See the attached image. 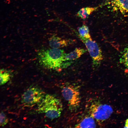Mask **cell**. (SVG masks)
<instances>
[{"mask_svg":"<svg viewBox=\"0 0 128 128\" xmlns=\"http://www.w3.org/2000/svg\"><path fill=\"white\" fill-rule=\"evenodd\" d=\"M65 53L60 49L44 50L38 54L39 62L44 68L48 69H58L63 66Z\"/></svg>","mask_w":128,"mask_h":128,"instance_id":"6da1fadb","label":"cell"},{"mask_svg":"<svg viewBox=\"0 0 128 128\" xmlns=\"http://www.w3.org/2000/svg\"><path fill=\"white\" fill-rule=\"evenodd\" d=\"M37 111L39 113H44L47 118L53 119L59 117L63 109L60 101L52 95L45 96L39 103Z\"/></svg>","mask_w":128,"mask_h":128,"instance_id":"7a4b0ae2","label":"cell"},{"mask_svg":"<svg viewBox=\"0 0 128 128\" xmlns=\"http://www.w3.org/2000/svg\"><path fill=\"white\" fill-rule=\"evenodd\" d=\"M61 92L64 98L68 102L69 108L72 110L78 107L81 102L79 89L73 84H66L61 88Z\"/></svg>","mask_w":128,"mask_h":128,"instance_id":"3957f363","label":"cell"},{"mask_svg":"<svg viewBox=\"0 0 128 128\" xmlns=\"http://www.w3.org/2000/svg\"><path fill=\"white\" fill-rule=\"evenodd\" d=\"M87 48L92 60L93 68H98L103 59L102 51L97 43L91 38H85L78 35Z\"/></svg>","mask_w":128,"mask_h":128,"instance_id":"277c9868","label":"cell"},{"mask_svg":"<svg viewBox=\"0 0 128 128\" xmlns=\"http://www.w3.org/2000/svg\"><path fill=\"white\" fill-rule=\"evenodd\" d=\"M89 109L90 115L97 121L100 122L108 118L113 112V109L110 105L97 102L92 103Z\"/></svg>","mask_w":128,"mask_h":128,"instance_id":"5b68a950","label":"cell"},{"mask_svg":"<svg viewBox=\"0 0 128 128\" xmlns=\"http://www.w3.org/2000/svg\"><path fill=\"white\" fill-rule=\"evenodd\" d=\"M45 93L36 87L29 88L21 96V102L24 105H32L39 103L45 96Z\"/></svg>","mask_w":128,"mask_h":128,"instance_id":"8992f818","label":"cell"},{"mask_svg":"<svg viewBox=\"0 0 128 128\" xmlns=\"http://www.w3.org/2000/svg\"><path fill=\"white\" fill-rule=\"evenodd\" d=\"M106 3L114 11L128 14V0H107Z\"/></svg>","mask_w":128,"mask_h":128,"instance_id":"52a82bcc","label":"cell"},{"mask_svg":"<svg viewBox=\"0 0 128 128\" xmlns=\"http://www.w3.org/2000/svg\"><path fill=\"white\" fill-rule=\"evenodd\" d=\"M72 42V41L66 39H63L59 37L53 36L49 40V43L52 48L60 49L67 46Z\"/></svg>","mask_w":128,"mask_h":128,"instance_id":"ba28073f","label":"cell"},{"mask_svg":"<svg viewBox=\"0 0 128 128\" xmlns=\"http://www.w3.org/2000/svg\"><path fill=\"white\" fill-rule=\"evenodd\" d=\"M87 51L86 49L80 48H76L74 50L70 53H65L64 61H71L76 59L80 58Z\"/></svg>","mask_w":128,"mask_h":128,"instance_id":"9c48e42d","label":"cell"},{"mask_svg":"<svg viewBox=\"0 0 128 128\" xmlns=\"http://www.w3.org/2000/svg\"><path fill=\"white\" fill-rule=\"evenodd\" d=\"M96 125L94 119L90 115L85 117L78 124L76 125V128H94Z\"/></svg>","mask_w":128,"mask_h":128,"instance_id":"30bf717a","label":"cell"},{"mask_svg":"<svg viewBox=\"0 0 128 128\" xmlns=\"http://www.w3.org/2000/svg\"><path fill=\"white\" fill-rule=\"evenodd\" d=\"M98 8V7H87L82 8L77 13L76 16L85 20L92 13L96 10Z\"/></svg>","mask_w":128,"mask_h":128,"instance_id":"8fae6325","label":"cell"},{"mask_svg":"<svg viewBox=\"0 0 128 128\" xmlns=\"http://www.w3.org/2000/svg\"><path fill=\"white\" fill-rule=\"evenodd\" d=\"M78 35L85 38H91L89 33V30L88 27L83 24L79 28Z\"/></svg>","mask_w":128,"mask_h":128,"instance_id":"7c38bea8","label":"cell"},{"mask_svg":"<svg viewBox=\"0 0 128 128\" xmlns=\"http://www.w3.org/2000/svg\"><path fill=\"white\" fill-rule=\"evenodd\" d=\"M120 62L128 70V46L124 49L122 52Z\"/></svg>","mask_w":128,"mask_h":128,"instance_id":"4fadbf2b","label":"cell"},{"mask_svg":"<svg viewBox=\"0 0 128 128\" xmlns=\"http://www.w3.org/2000/svg\"><path fill=\"white\" fill-rule=\"evenodd\" d=\"M3 69H1L0 74V84L3 85L7 82L9 80L10 75L7 71H4Z\"/></svg>","mask_w":128,"mask_h":128,"instance_id":"5bb4252c","label":"cell"},{"mask_svg":"<svg viewBox=\"0 0 128 128\" xmlns=\"http://www.w3.org/2000/svg\"><path fill=\"white\" fill-rule=\"evenodd\" d=\"M0 126H4L6 125L8 122V119L4 112L2 111L0 114Z\"/></svg>","mask_w":128,"mask_h":128,"instance_id":"9a60e30c","label":"cell"},{"mask_svg":"<svg viewBox=\"0 0 128 128\" xmlns=\"http://www.w3.org/2000/svg\"><path fill=\"white\" fill-rule=\"evenodd\" d=\"M124 128H128V119H127L125 122Z\"/></svg>","mask_w":128,"mask_h":128,"instance_id":"2e32d148","label":"cell"}]
</instances>
